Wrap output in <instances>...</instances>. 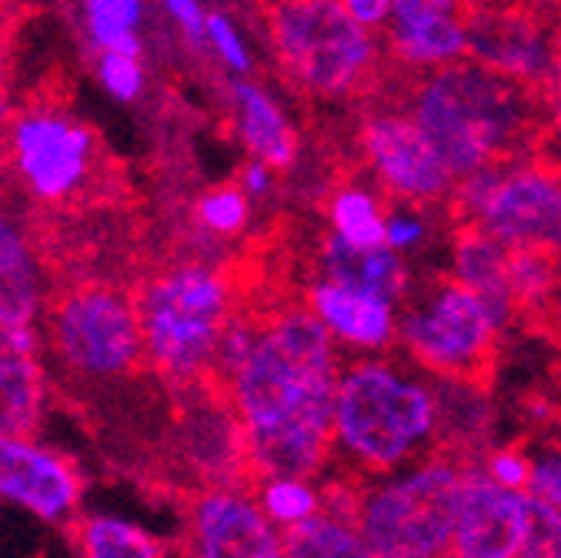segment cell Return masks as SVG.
Segmentation results:
<instances>
[{
	"label": "cell",
	"mask_w": 561,
	"mask_h": 558,
	"mask_svg": "<svg viewBox=\"0 0 561 558\" xmlns=\"http://www.w3.org/2000/svg\"><path fill=\"white\" fill-rule=\"evenodd\" d=\"M438 388V452H448L461 462H478V455L495 445V401L491 382L474 378H435Z\"/></svg>",
	"instance_id": "cell-23"
},
{
	"label": "cell",
	"mask_w": 561,
	"mask_h": 558,
	"mask_svg": "<svg viewBox=\"0 0 561 558\" xmlns=\"http://www.w3.org/2000/svg\"><path fill=\"white\" fill-rule=\"evenodd\" d=\"M98 88L117 104H137L148 94V67L145 54L130 50H98L94 54Z\"/></svg>",
	"instance_id": "cell-32"
},
{
	"label": "cell",
	"mask_w": 561,
	"mask_h": 558,
	"mask_svg": "<svg viewBox=\"0 0 561 558\" xmlns=\"http://www.w3.org/2000/svg\"><path fill=\"white\" fill-rule=\"evenodd\" d=\"M432 207H417L404 201H388V218H385V244L401 251L404 258L425 251L432 241Z\"/></svg>",
	"instance_id": "cell-34"
},
{
	"label": "cell",
	"mask_w": 561,
	"mask_h": 558,
	"mask_svg": "<svg viewBox=\"0 0 561 558\" xmlns=\"http://www.w3.org/2000/svg\"><path fill=\"white\" fill-rule=\"evenodd\" d=\"M448 251H451V274L458 277V282H465L471 292H478L508 331L518 328V311H515L512 288H508L512 248L502 244L495 235H488L478 225L455 221V235H451Z\"/></svg>",
	"instance_id": "cell-22"
},
{
	"label": "cell",
	"mask_w": 561,
	"mask_h": 558,
	"mask_svg": "<svg viewBox=\"0 0 561 558\" xmlns=\"http://www.w3.org/2000/svg\"><path fill=\"white\" fill-rule=\"evenodd\" d=\"M341 8L355 18L358 24H365L368 31H385L391 14H394V0H341Z\"/></svg>",
	"instance_id": "cell-39"
},
{
	"label": "cell",
	"mask_w": 561,
	"mask_h": 558,
	"mask_svg": "<svg viewBox=\"0 0 561 558\" xmlns=\"http://www.w3.org/2000/svg\"><path fill=\"white\" fill-rule=\"evenodd\" d=\"M228 114L238 145L244 148L248 158H257L271 164L277 174H288L301 161V134L288 114V107L280 104V98L254 81L251 75L234 78L228 88Z\"/></svg>",
	"instance_id": "cell-19"
},
{
	"label": "cell",
	"mask_w": 561,
	"mask_h": 558,
	"mask_svg": "<svg viewBox=\"0 0 561 558\" xmlns=\"http://www.w3.org/2000/svg\"><path fill=\"white\" fill-rule=\"evenodd\" d=\"M54 298L44 248L11 201L0 197V348L11 331L34 328Z\"/></svg>",
	"instance_id": "cell-17"
},
{
	"label": "cell",
	"mask_w": 561,
	"mask_h": 558,
	"mask_svg": "<svg viewBox=\"0 0 561 558\" xmlns=\"http://www.w3.org/2000/svg\"><path fill=\"white\" fill-rule=\"evenodd\" d=\"M551 4H561V0H551Z\"/></svg>",
	"instance_id": "cell-44"
},
{
	"label": "cell",
	"mask_w": 561,
	"mask_h": 558,
	"mask_svg": "<svg viewBox=\"0 0 561 558\" xmlns=\"http://www.w3.org/2000/svg\"><path fill=\"white\" fill-rule=\"evenodd\" d=\"M391 75H425L468 57L465 11H394L381 31Z\"/></svg>",
	"instance_id": "cell-20"
},
{
	"label": "cell",
	"mask_w": 561,
	"mask_h": 558,
	"mask_svg": "<svg viewBox=\"0 0 561 558\" xmlns=\"http://www.w3.org/2000/svg\"><path fill=\"white\" fill-rule=\"evenodd\" d=\"M88 475L41 435L0 439V502L47 528L67 532L84 512Z\"/></svg>",
	"instance_id": "cell-13"
},
{
	"label": "cell",
	"mask_w": 561,
	"mask_h": 558,
	"mask_svg": "<svg viewBox=\"0 0 561 558\" xmlns=\"http://www.w3.org/2000/svg\"><path fill=\"white\" fill-rule=\"evenodd\" d=\"M251 215H254V201L241 191L238 181L207 187L191 204L194 228L204 231L207 238H221V241L244 235L251 228Z\"/></svg>",
	"instance_id": "cell-31"
},
{
	"label": "cell",
	"mask_w": 561,
	"mask_h": 558,
	"mask_svg": "<svg viewBox=\"0 0 561 558\" xmlns=\"http://www.w3.org/2000/svg\"><path fill=\"white\" fill-rule=\"evenodd\" d=\"M355 148L388 201L448 207L458 178L448 171L428 134L394 94L368 101L355 127Z\"/></svg>",
	"instance_id": "cell-11"
},
{
	"label": "cell",
	"mask_w": 561,
	"mask_h": 558,
	"mask_svg": "<svg viewBox=\"0 0 561 558\" xmlns=\"http://www.w3.org/2000/svg\"><path fill=\"white\" fill-rule=\"evenodd\" d=\"M314 274L351 285L358 292L381 295L398 305L404 301V295L414 285L411 264L401 251H394L388 244L358 248V244H347V241L334 238L331 231H324L321 241L314 244Z\"/></svg>",
	"instance_id": "cell-21"
},
{
	"label": "cell",
	"mask_w": 561,
	"mask_h": 558,
	"mask_svg": "<svg viewBox=\"0 0 561 558\" xmlns=\"http://www.w3.org/2000/svg\"><path fill=\"white\" fill-rule=\"evenodd\" d=\"M541 151L561 164V91L551 94L548 101V117H545V137H541Z\"/></svg>",
	"instance_id": "cell-40"
},
{
	"label": "cell",
	"mask_w": 561,
	"mask_h": 558,
	"mask_svg": "<svg viewBox=\"0 0 561 558\" xmlns=\"http://www.w3.org/2000/svg\"><path fill=\"white\" fill-rule=\"evenodd\" d=\"M44 362L50 375L84 395H104L148 368L134 292L117 282H75L44 311Z\"/></svg>",
	"instance_id": "cell-6"
},
{
	"label": "cell",
	"mask_w": 561,
	"mask_h": 558,
	"mask_svg": "<svg viewBox=\"0 0 561 558\" xmlns=\"http://www.w3.org/2000/svg\"><path fill=\"white\" fill-rule=\"evenodd\" d=\"M505 338L491 305L451 271L414 277L398 305V352L435 378L491 382Z\"/></svg>",
	"instance_id": "cell-7"
},
{
	"label": "cell",
	"mask_w": 561,
	"mask_h": 558,
	"mask_svg": "<svg viewBox=\"0 0 561 558\" xmlns=\"http://www.w3.org/2000/svg\"><path fill=\"white\" fill-rule=\"evenodd\" d=\"M251 492H254L261 512L280 532L308 522L311 515H318L324 509V492H321L318 478H311V475H257Z\"/></svg>",
	"instance_id": "cell-29"
},
{
	"label": "cell",
	"mask_w": 561,
	"mask_h": 558,
	"mask_svg": "<svg viewBox=\"0 0 561 558\" xmlns=\"http://www.w3.org/2000/svg\"><path fill=\"white\" fill-rule=\"evenodd\" d=\"M238 184H241V191L257 204V201H267V197L274 194V187H277V171H274L271 164L257 161V158H248L244 168L238 171Z\"/></svg>",
	"instance_id": "cell-38"
},
{
	"label": "cell",
	"mask_w": 561,
	"mask_h": 558,
	"mask_svg": "<svg viewBox=\"0 0 561 558\" xmlns=\"http://www.w3.org/2000/svg\"><path fill=\"white\" fill-rule=\"evenodd\" d=\"M54 401V375L44 355L0 348V439L41 435Z\"/></svg>",
	"instance_id": "cell-24"
},
{
	"label": "cell",
	"mask_w": 561,
	"mask_h": 558,
	"mask_svg": "<svg viewBox=\"0 0 561 558\" xmlns=\"http://www.w3.org/2000/svg\"><path fill=\"white\" fill-rule=\"evenodd\" d=\"M331 468L375 478L414 465L442 448L435 375L398 348L378 355H344L334 395Z\"/></svg>",
	"instance_id": "cell-3"
},
{
	"label": "cell",
	"mask_w": 561,
	"mask_h": 558,
	"mask_svg": "<svg viewBox=\"0 0 561 558\" xmlns=\"http://www.w3.org/2000/svg\"><path fill=\"white\" fill-rule=\"evenodd\" d=\"M468 57L541 94L558 91L561 4L551 0H468Z\"/></svg>",
	"instance_id": "cell-12"
},
{
	"label": "cell",
	"mask_w": 561,
	"mask_h": 558,
	"mask_svg": "<svg viewBox=\"0 0 561 558\" xmlns=\"http://www.w3.org/2000/svg\"><path fill=\"white\" fill-rule=\"evenodd\" d=\"M178 408V455L201 485H234L251 478L241 422L228 391L210 378L181 388Z\"/></svg>",
	"instance_id": "cell-15"
},
{
	"label": "cell",
	"mask_w": 561,
	"mask_h": 558,
	"mask_svg": "<svg viewBox=\"0 0 561 558\" xmlns=\"http://www.w3.org/2000/svg\"><path fill=\"white\" fill-rule=\"evenodd\" d=\"M554 274H558V258L545 251H512L508 261V288L512 301L518 311L522 328H538L545 324V311L551 301L554 288Z\"/></svg>",
	"instance_id": "cell-30"
},
{
	"label": "cell",
	"mask_w": 561,
	"mask_h": 558,
	"mask_svg": "<svg viewBox=\"0 0 561 558\" xmlns=\"http://www.w3.org/2000/svg\"><path fill=\"white\" fill-rule=\"evenodd\" d=\"M541 331L551 334L561 344V258H558V274H554V288H551V301H548Z\"/></svg>",
	"instance_id": "cell-41"
},
{
	"label": "cell",
	"mask_w": 561,
	"mask_h": 558,
	"mask_svg": "<svg viewBox=\"0 0 561 558\" xmlns=\"http://www.w3.org/2000/svg\"><path fill=\"white\" fill-rule=\"evenodd\" d=\"M145 362L174 391L215 378L218 344L241 311L234 277L204 258L154 267L134 288Z\"/></svg>",
	"instance_id": "cell-5"
},
{
	"label": "cell",
	"mask_w": 561,
	"mask_h": 558,
	"mask_svg": "<svg viewBox=\"0 0 561 558\" xmlns=\"http://www.w3.org/2000/svg\"><path fill=\"white\" fill-rule=\"evenodd\" d=\"M264 31L277 75L318 104H368L391 78L378 31L341 0H264Z\"/></svg>",
	"instance_id": "cell-4"
},
{
	"label": "cell",
	"mask_w": 561,
	"mask_h": 558,
	"mask_svg": "<svg viewBox=\"0 0 561 558\" xmlns=\"http://www.w3.org/2000/svg\"><path fill=\"white\" fill-rule=\"evenodd\" d=\"M88 47L145 54L148 0H78Z\"/></svg>",
	"instance_id": "cell-27"
},
{
	"label": "cell",
	"mask_w": 561,
	"mask_h": 558,
	"mask_svg": "<svg viewBox=\"0 0 561 558\" xmlns=\"http://www.w3.org/2000/svg\"><path fill=\"white\" fill-rule=\"evenodd\" d=\"M385 218H388L385 191L368 187L362 181L334 184L328 201H324L328 231L347 244H358V248L385 244Z\"/></svg>",
	"instance_id": "cell-26"
},
{
	"label": "cell",
	"mask_w": 561,
	"mask_h": 558,
	"mask_svg": "<svg viewBox=\"0 0 561 558\" xmlns=\"http://www.w3.org/2000/svg\"><path fill=\"white\" fill-rule=\"evenodd\" d=\"M448 215L484 228L512 251L561 258V164L545 151L484 164L455 181Z\"/></svg>",
	"instance_id": "cell-9"
},
{
	"label": "cell",
	"mask_w": 561,
	"mask_h": 558,
	"mask_svg": "<svg viewBox=\"0 0 561 558\" xmlns=\"http://www.w3.org/2000/svg\"><path fill=\"white\" fill-rule=\"evenodd\" d=\"M528 538V492L488 478L478 462H465L455 499L458 558H522Z\"/></svg>",
	"instance_id": "cell-16"
},
{
	"label": "cell",
	"mask_w": 561,
	"mask_h": 558,
	"mask_svg": "<svg viewBox=\"0 0 561 558\" xmlns=\"http://www.w3.org/2000/svg\"><path fill=\"white\" fill-rule=\"evenodd\" d=\"M522 558H561V505L528 492V538Z\"/></svg>",
	"instance_id": "cell-35"
},
{
	"label": "cell",
	"mask_w": 561,
	"mask_h": 558,
	"mask_svg": "<svg viewBox=\"0 0 561 558\" xmlns=\"http://www.w3.org/2000/svg\"><path fill=\"white\" fill-rule=\"evenodd\" d=\"M398 78V101L428 134L455 178L484 164L541 151L551 94L461 57L425 75Z\"/></svg>",
	"instance_id": "cell-2"
},
{
	"label": "cell",
	"mask_w": 561,
	"mask_h": 558,
	"mask_svg": "<svg viewBox=\"0 0 561 558\" xmlns=\"http://www.w3.org/2000/svg\"><path fill=\"white\" fill-rule=\"evenodd\" d=\"M4 161L18 194L44 212L81 204L104 174L98 130L57 101L27 104L11 117Z\"/></svg>",
	"instance_id": "cell-10"
},
{
	"label": "cell",
	"mask_w": 561,
	"mask_h": 558,
	"mask_svg": "<svg viewBox=\"0 0 561 558\" xmlns=\"http://www.w3.org/2000/svg\"><path fill=\"white\" fill-rule=\"evenodd\" d=\"M301 301L328 328L344 355H378L398 348V301L314 274Z\"/></svg>",
	"instance_id": "cell-18"
},
{
	"label": "cell",
	"mask_w": 561,
	"mask_h": 558,
	"mask_svg": "<svg viewBox=\"0 0 561 558\" xmlns=\"http://www.w3.org/2000/svg\"><path fill=\"white\" fill-rule=\"evenodd\" d=\"M465 462L435 452L388 475L362 478L355 522L378 558L451 555L455 499Z\"/></svg>",
	"instance_id": "cell-8"
},
{
	"label": "cell",
	"mask_w": 561,
	"mask_h": 558,
	"mask_svg": "<svg viewBox=\"0 0 561 558\" xmlns=\"http://www.w3.org/2000/svg\"><path fill=\"white\" fill-rule=\"evenodd\" d=\"M341 365L344 352L305 301L257 311L251 352L218 382L241 422L251 478L331 471Z\"/></svg>",
	"instance_id": "cell-1"
},
{
	"label": "cell",
	"mask_w": 561,
	"mask_h": 558,
	"mask_svg": "<svg viewBox=\"0 0 561 558\" xmlns=\"http://www.w3.org/2000/svg\"><path fill=\"white\" fill-rule=\"evenodd\" d=\"M67 538L84 558H161L171 551L148 525L117 512H81L67 528Z\"/></svg>",
	"instance_id": "cell-25"
},
{
	"label": "cell",
	"mask_w": 561,
	"mask_h": 558,
	"mask_svg": "<svg viewBox=\"0 0 561 558\" xmlns=\"http://www.w3.org/2000/svg\"><path fill=\"white\" fill-rule=\"evenodd\" d=\"M558 91H561V41H558ZM554 91V94H558Z\"/></svg>",
	"instance_id": "cell-43"
},
{
	"label": "cell",
	"mask_w": 561,
	"mask_h": 558,
	"mask_svg": "<svg viewBox=\"0 0 561 558\" xmlns=\"http://www.w3.org/2000/svg\"><path fill=\"white\" fill-rule=\"evenodd\" d=\"M531 452L525 445H488L478 455V468L495 478L505 488H522L528 492V481H531Z\"/></svg>",
	"instance_id": "cell-36"
},
{
	"label": "cell",
	"mask_w": 561,
	"mask_h": 558,
	"mask_svg": "<svg viewBox=\"0 0 561 558\" xmlns=\"http://www.w3.org/2000/svg\"><path fill=\"white\" fill-rule=\"evenodd\" d=\"M285 555L288 558H365L371 551L355 519L321 509L308 522L285 532Z\"/></svg>",
	"instance_id": "cell-28"
},
{
	"label": "cell",
	"mask_w": 561,
	"mask_h": 558,
	"mask_svg": "<svg viewBox=\"0 0 561 558\" xmlns=\"http://www.w3.org/2000/svg\"><path fill=\"white\" fill-rule=\"evenodd\" d=\"M168 21L178 27V34L194 47L204 50V27H207V8L201 0H161Z\"/></svg>",
	"instance_id": "cell-37"
},
{
	"label": "cell",
	"mask_w": 561,
	"mask_h": 558,
	"mask_svg": "<svg viewBox=\"0 0 561 558\" xmlns=\"http://www.w3.org/2000/svg\"><path fill=\"white\" fill-rule=\"evenodd\" d=\"M468 0H394V11H465Z\"/></svg>",
	"instance_id": "cell-42"
},
{
	"label": "cell",
	"mask_w": 561,
	"mask_h": 558,
	"mask_svg": "<svg viewBox=\"0 0 561 558\" xmlns=\"http://www.w3.org/2000/svg\"><path fill=\"white\" fill-rule=\"evenodd\" d=\"M181 551L201 558H280L285 532L261 512L244 481L201 485L184 509Z\"/></svg>",
	"instance_id": "cell-14"
},
{
	"label": "cell",
	"mask_w": 561,
	"mask_h": 558,
	"mask_svg": "<svg viewBox=\"0 0 561 558\" xmlns=\"http://www.w3.org/2000/svg\"><path fill=\"white\" fill-rule=\"evenodd\" d=\"M204 50L218 57V64L228 75L241 78L254 71V50L238 21L228 11H207V27H204Z\"/></svg>",
	"instance_id": "cell-33"
}]
</instances>
